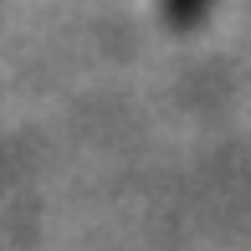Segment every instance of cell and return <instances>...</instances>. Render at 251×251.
<instances>
[{"instance_id": "1", "label": "cell", "mask_w": 251, "mask_h": 251, "mask_svg": "<svg viewBox=\"0 0 251 251\" xmlns=\"http://www.w3.org/2000/svg\"><path fill=\"white\" fill-rule=\"evenodd\" d=\"M159 5H164V21L175 31H195V26H205L215 0H159Z\"/></svg>"}]
</instances>
